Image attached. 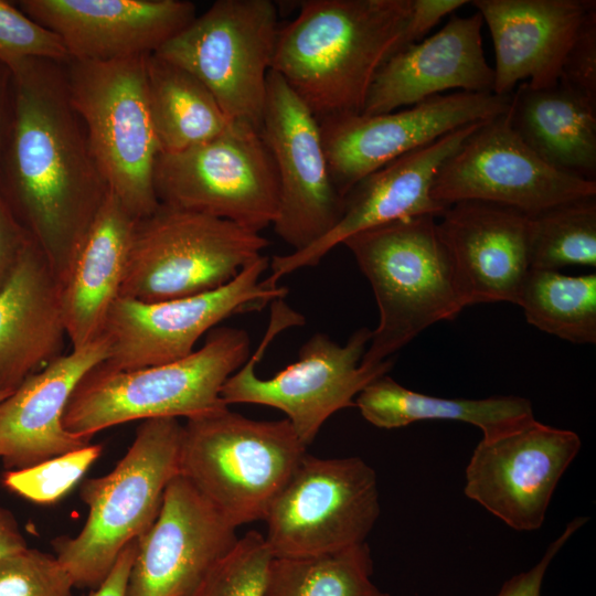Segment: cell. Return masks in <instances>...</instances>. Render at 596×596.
<instances>
[{
	"label": "cell",
	"mask_w": 596,
	"mask_h": 596,
	"mask_svg": "<svg viewBox=\"0 0 596 596\" xmlns=\"http://www.w3.org/2000/svg\"><path fill=\"white\" fill-rule=\"evenodd\" d=\"M10 73L0 190L55 275L109 189L71 103L64 63L34 58Z\"/></svg>",
	"instance_id": "obj_1"
},
{
	"label": "cell",
	"mask_w": 596,
	"mask_h": 596,
	"mask_svg": "<svg viewBox=\"0 0 596 596\" xmlns=\"http://www.w3.org/2000/svg\"><path fill=\"white\" fill-rule=\"evenodd\" d=\"M411 0H306L279 25L272 71L318 123L361 115L382 65L402 49Z\"/></svg>",
	"instance_id": "obj_2"
},
{
	"label": "cell",
	"mask_w": 596,
	"mask_h": 596,
	"mask_svg": "<svg viewBox=\"0 0 596 596\" xmlns=\"http://www.w3.org/2000/svg\"><path fill=\"white\" fill-rule=\"evenodd\" d=\"M342 244L369 280L379 308L361 365L391 359L425 329L455 319L466 307L436 216L376 226Z\"/></svg>",
	"instance_id": "obj_3"
},
{
	"label": "cell",
	"mask_w": 596,
	"mask_h": 596,
	"mask_svg": "<svg viewBox=\"0 0 596 596\" xmlns=\"http://www.w3.org/2000/svg\"><path fill=\"white\" fill-rule=\"evenodd\" d=\"M182 429L174 417L141 421L115 468L82 482L85 524L75 536L52 541L74 587L96 589L124 547L152 525L166 488L180 473Z\"/></svg>",
	"instance_id": "obj_4"
},
{
	"label": "cell",
	"mask_w": 596,
	"mask_h": 596,
	"mask_svg": "<svg viewBox=\"0 0 596 596\" xmlns=\"http://www.w3.org/2000/svg\"><path fill=\"white\" fill-rule=\"evenodd\" d=\"M248 333L238 328L210 331L203 345L169 363L111 370L99 363L75 387L64 412V427L93 436L132 421L199 416L226 405L221 390L249 358Z\"/></svg>",
	"instance_id": "obj_5"
},
{
	"label": "cell",
	"mask_w": 596,
	"mask_h": 596,
	"mask_svg": "<svg viewBox=\"0 0 596 596\" xmlns=\"http://www.w3.org/2000/svg\"><path fill=\"white\" fill-rule=\"evenodd\" d=\"M306 454L287 418L257 421L223 406L183 424L180 473L237 528L265 520Z\"/></svg>",
	"instance_id": "obj_6"
},
{
	"label": "cell",
	"mask_w": 596,
	"mask_h": 596,
	"mask_svg": "<svg viewBox=\"0 0 596 596\" xmlns=\"http://www.w3.org/2000/svg\"><path fill=\"white\" fill-rule=\"evenodd\" d=\"M146 57L64 62L71 103L108 185L136 220L159 205L153 174L160 155L149 106Z\"/></svg>",
	"instance_id": "obj_7"
},
{
	"label": "cell",
	"mask_w": 596,
	"mask_h": 596,
	"mask_svg": "<svg viewBox=\"0 0 596 596\" xmlns=\"http://www.w3.org/2000/svg\"><path fill=\"white\" fill-rule=\"evenodd\" d=\"M268 329L253 356L233 373L221 390L226 405L257 404L281 411L300 441L308 447L321 426L338 411L354 406L360 392L387 374L393 359L374 366L361 365L372 330L360 328L344 345L317 332L299 349L297 360L269 379L255 372L272 340L284 329L302 324V317L277 299Z\"/></svg>",
	"instance_id": "obj_8"
},
{
	"label": "cell",
	"mask_w": 596,
	"mask_h": 596,
	"mask_svg": "<svg viewBox=\"0 0 596 596\" xmlns=\"http://www.w3.org/2000/svg\"><path fill=\"white\" fill-rule=\"evenodd\" d=\"M268 245L230 221L159 203L135 221L119 297L155 302L217 289Z\"/></svg>",
	"instance_id": "obj_9"
},
{
	"label": "cell",
	"mask_w": 596,
	"mask_h": 596,
	"mask_svg": "<svg viewBox=\"0 0 596 596\" xmlns=\"http://www.w3.org/2000/svg\"><path fill=\"white\" fill-rule=\"evenodd\" d=\"M278 30L272 0H217L153 54L199 79L231 123L260 131Z\"/></svg>",
	"instance_id": "obj_10"
},
{
	"label": "cell",
	"mask_w": 596,
	"mask_h": 596,
	"mask_svg": "<svg viewBox=\"0 0 596 596\" xmlns=\"http://www.w3.org/2000/svg\"><path fill=\"white\" fill-rule=\"evenodd\" d=\"M153 184L159 203L230 221L260 233L278 210L272 155L255 128L233 123L224 132L175 153L158 156Z\"/></svg>",
	"instance_id": "obj_11"
},
{
	"label": "cell",
	"mask_w": 596,
	"mask_h": 596,
	"mask_svg": "<svg viewBox=\"0 0 596 596\" xmlns=\"http://www.w3.org/2000/svg\"><path fill=\"white\" fill-rule=\"evenodd\" d=\"M374 469L360 457L306 454L264 521L274 557L338 552L365 542L380 515Z\"/></svg>",
	"instance_id": "obj_12"
},
{
	"label": "cell",
	"mask_w": 596,
	"mask_h": 596,
	"mask_svg": "<svg viewBox=\"0 0 596 596\" xmlns=\"http://www.w3.org/2000/svg\"><path fill=\"white\" fill-rule=\"evenodd\" d=\"M268 267V257L262 255L226 285L183 298L145 302L118 297L102 333L108 345L103 365L134 370L190 355L198 340L217 323L287 295L286 287H272L260 279Z\"/></svg>",
	"instance_id": "obj_13"
},
{
	"label": "cell",
	"mask_w": 596,
	"mask_h": 596,
	"mask_svg": "<svg viewBox=\"0 0 596 596\" xmlns=\"http://www.w3.org/2000/svg\"><path fill=\"white\" fill-rule=\"evenodd\" d=\"M507 113L482 123L445 161L432 188L436 202L445 207L462 201L489 202L530 216L596 196V181L543 161L514 132Z\"/></svg>",
	"instance_id": "obj_14"
},
{
	"label": "cell",
	"mask_w": 596,
	"mask_h": 596,
	"mask_svg": "<svg viewBox=\"0 0 596 596\" xmlns=\"http://www.w3.org/2000/svg\"><path fill=\"white\" fill-rule=\"evenodd\" d=\"M260 135L278 179V210L272 226L292 252L302 251L337 225L343 198L330 174L318 120L272 70Z\"/></svg>",
	"instance_id": "obj_15"
},
{
	"label": "cell",
	"mask_w": 596,
	"mask_h": 596,
	"mask_svg": "<svg viewBox=\"0 0 596 596\" xmlns=\"http://www.w3.org/2000/svg\"><path fill=\"white\" fill-rule=\"evenodd\" d=\"M581 447L575 432L532 417L479 441L466 467L464 492L509 528L538 530Z\"/></svg>",
	"instance_id": "obj_16"
},
{
	"label": "cell",
	"mask_w": 596,
	"mask_h": 596,
	"mask_svg": "<svg viewBox=\"0 0 596 596\" xmlns=\"http://www.w3.org/2000/svg\"><path fill=\"white\" fill-rule=\"evenodd\" d=\"M511 94L456 92L403 110L350 115L319 123L334 187L342 198L392 160L470 124L505 114Z\"/></svg>",
	"instance_id": "obj_17"
},
{
	"label": "cell",
	"mask_w": 596,
	"mask_h": 596,
	"mask_svg": "<svg viewBox=\"0 0 596 596\" xmlns=\"http://www.w3.org/2000/svg\"><path fill=\"white\" fill-rule=\"evenodd\" d=\"M235 530L177 475L166 488L157 519L137 539L126 596H192L237 541Z\"/></svg>",
	"instance_id": "obj_18"
},
{
	"label": "cell",
	"mask_w": 596,
	"mask_h": 596,
	"mask_svg": "<svg viewBox=\"0 0 596 596\" xmlns=\"http://www.w3.org/2000/svg\"><path fill=\"white\" fill-rule=\"evenodd\" d=\"M485 121L460 127L364 177L343 198L342 215L327 235L302 251L269 260L272 273L266 284L277 286L283 276L318 265L332 248L356 233L422 215L440 216L447 207L432 196L435 178L445 161Z\"/></svg>",
	"instance_id": "obj_19"
},
{
	"label": "cell",
	"mask_w": 596,
	"mask_h": 596,
	"mask_svg": "<svg viewBox=\"0 0 596 596\" xmlns=\"http://www.w3.org/2000/svg\"><path fill=\"white\" fill-rule=\"evenodd\" d=\"M18 8L54 32L70 60L109 62L157 52L195 17L185 0H22Z\"/></svg>",
	"instance_id": "obj_20"
},
{
	"label": "cell",
	"mask_w": 596,
	"mask_h": 596,
	"mask_svg": "<svg viewBox=\"0 0 596 596\" xmlns=\"http://www.w3.org/2000/svg\"><path fill=\"white\" fill-rule=\"evenodd\" d=\"M437 222L466 307L517 305L530 270L528 215L494 203L462 201Z\"/></svg>",
	"instance_id": "obj_21"
},
{
	"label": "cell",
	"mask_w": 596,
	"mask_h": 596,
	"mask_svg": "<svg viewBox=\"0 0 596 596\" xmlns=\"http://www.w3.org/2000/svg\"><path fill=\"white\" fill-rule=\"evenodd\" d=\"M479 12L454 15L434 35L392 55L377 72L361 115L413 106L449 89L493 93L494 72L485 57Z\"/></svg>",
	"instance_id": "obj_22"
},
{
	"label": "cell",
	"mask_w": 596,
	"mask_h": 596,
	"mask_svg": "<svg viewBox=\"0 0 596 596\" xmlns=\"http://www.w3.org/2000/svg\"><path fill=\"white\" fill-rule=\"evenodd\" d=\"M493 43V93L509 95L519 81L532 88L558 84L565 56L594 0H475Z\"/></svg>",
	"instance_id": "obj_23"
},
{
	"label": "cell",
	"mask_w": 596,
	"mask_h": 596,
	"mask_svg": "<svg viewBox=\"0 0 596 596\" xmlns=\"http://www.w3.org/2000/svg\"><path fill=\"white\" fill-rule=\"evenodd\" d=\"M107 356L103 337L72 349L0 402V460L7 470L25 469L92 444L91 438L68 432L63 416L79 381Z\"/></svg>",
	"instance_id": "obj_24"
},
{
	"label": "cell",
	"mask_w": 596,
	"mask_h": 596,
	"mask_svg": "<svg viewBox=\"0 0 596 596\" xmlns=\"http://www.w3.org/2000/svg\"><path fill=\"white\" fill-rule=\"evenodd\" d=\"M135 221L109 191L66 263L55 274L72 349L102 338L109 310L120 296Z\"/></svg>",
	"instance_id": "obj_25"
},
{
	"label": "cell",
	"mask_w": 596,
	"mask_h": 596,
	"mask_svg": "<svg viewBox=\"0 0 596 596\" xmlns=\"http://www.w3.org/2000/svg\"><path fill=\"white\" fill-rule=\"evenodd\" d=\"M66 338L54 272L31 240L0 288V392L62 355Z\"/></svg>",
	"instance_id": "obj_26"
},
{
	"label": "cell",
	"mask_w": 596,
	"mask_h": 596,
	"mask_svg": "<svg viewBox=\"0 0 596 596\" xmlns=\"http://www.w3.org/2000/svg\"><path fill=\"white\" fill-rule=\"evenodd\" d=\"M507 117L521 140L547 164L588 180L596 174V100L558 83L511 93Z\"/></svg>",
	"instance_id": "obj_27"
},
{
	"label": "cell",
	"mask_w": 596,
	"mask_h": 596,
	"mask_svg": "<svg viewBox=\"0 0 596 596\" xmlns=\"http://www.w3.org/2000/svg\"><path fill=\"white\" fill-rule=\"evenodd\" d=\"M354 406L379 428L394 429L421 421H455L478 427L482 438L534 417L531 402L521 396L444 398L408 390L387 374L368 384L356 396Z\"/></svg>",
	"instance_id": "obj_28"
},
{
	"label": "cell",
	"mask_w": 596,
	"mask_h": 596,
	"mask_svg": "<svg viewBox=\"0 0 596 596\" xmlns=\"http://www.w3.org/2000/svg\"><path fill=\"white\" fill-rule=\"evenodd\" d=\"M148 97L160 153H175L224 132L233 123L210 91L183 68L149 54Z\"/></svg>",
	"instance_id": "obj_29"
},
{
	"label": "cell",
	"mask_w": 596,
	"mask_h": 596,
	"mask_svg": "<svg viewBox=\"0 0 596 596\" xmlns=\"http://www.w3.org/2000/svg\"><path fill=\"white\" fill-rule=\"evenodd\" d=\"M517 305L541 331L572 343H596L595 272L570 276L530 268Z\"/></svg>",
	"instance_id": "obj_30"
},
{
	"label": "cell",
	"mask_w": 596,
	"mask_h": 596,
	"mask_svg": "<svg viewBox=\"0 0 596 596\" xmlns=\"http://www.w3.org/2000/svg\"><path fill=\"white\" fill-rule=\"evenodd\" d=\"M372 574L366 542L321 555L274 557L264 596H386Z\"/></svg>",
	"instance_id": "obj_31"
},
{
	"label": "cell",
	"mask_w": 596,
	"mask_h": 596,
	"mask_svg": "<svg viewBox=\"0 0 596 596\" xmlns=\"http://www.w3.org/2000/svg\"><path fill=\"white\" fill-rule=\"evenodd\" d=\"M530 268L596 267V196L554 205L528 216Z\"/></svg>",
	"instance_id": "obj_32"
},
{
	"label": "cell",
	"mask_w": 596,
	"mask_h": 596,
	"mask_svg": "<svg viewBox=\"0 0 596 596\" xmlns=\"http://www.w3.org/2000/svg\"><path fill=\"white\" fill-rule=\"evenodd\" d=\"M273 558L265 536L249 531L210 570L192 596H264Z\"/></svg>",
	"instance_id": "obj_33"
},
{
	"label": "cell",
	"mask_w": 596,
	"mask_h": 596,
	"mask_svg": "<svg viewBox=\"0 0 596 596\" xmlns=\"http://www.w3.org/2000/svg\"><path fill=\"white\" fill-rule=\"evenodd\" d=\"M102 453L100 444H89L25 469L7 470L2 483L26 500L50 504L67 493Z\"/></svg>",
	"instance_id": "obj_34"
},
{
	"label": "cell",
	"mask_w": 596,
	"mask_h": 596,
	"mask_svg": "<svg viewBox=\"0 0 596 596\" xmlns=\"http://www.w3.org/2000/svg\"><path fill=\"white\" fill-rule=\"evenodd\" d=\"M73 587L55 555L26 547L0 558V596H73Z\"/></svg>",
	"instance_id": "obj_35"
},
{
	"label": "cell",
	"mask_w": 596,
	"mask_h": 596,
	"mask_svg": "<svg viewBox=\"0 0 596 596\" xmlns=\"http://www.w3.org/2000/svg\"><path fill=\"white\" fill-rule=\"evenodd\" d=\"M70 60L61 39L14 4L0 0V63L10 72L29 60Z\"/></svg>",
	"instance_id": "obj_36"
},
{
	"label": "cell",
	"mask_w": 596,
	"mask_h": 596,
	"mask_svg": "<svg viewBox=\"0 0 596 596\" xmlns=\"http://www.w3.org/2000/svg\"><path fill=\"white\" fill-rule=\"evenodd\" d=\"M558 83L596 100V8L579 28L565 56Z\"/></svg>",
	"instance_id": "obj_37"
},
{
	"label": "cell",
	"mask_w": 596,
	"mask_h": 596,
	"mask_svg": "<svg viewBox=\"0 0 596 596\" xmlns=\"http://www.w3.org/2000/svg\"><path fill=\"white\" fill-rule=\"evenodd\" d=\"M587 518L577 517L570 521L564 531L551 542L541 560L529 571L519 573L509 578L496 596H541L543 578L550 563L568 539L581 529Z\"/></svg>",
	"instance_id": "obj_38"
},
{
	"label": "cell",
	"mask_w": 596,
	"mask_h": 596,
	"mask_svg": "<svg viewBox=\"0 0 596 596\" xmlns=\"http://www.w3.org/2000/svg\"><path fill=\"white\" fill-rule=\"evenodd\" d=\"M31 240L0 190V288L12 274Z\"/></svg>",
	"instance_id": "obj_39"
},
{
	"label": "cell",
	"mask_w": 596,
	"mask_h": 596,
	"mask_svg": "<svg viewBox=\"0 0 596 596\" xmlns=\"http://www.w3.org/2000/svg\"><path fill=\"white\" fill-rule=\"evenodd\" d=\"M467 3V0H411L402 49L422 41L444 17Z\"/></svg>",
	"instance_id": "obj_40"
},
{
	"label": "cell",
	"mask_w": 596,
	"mask_h": 596,
	"mask_svg": "<svg viewBox=\"0 0 596 596\" xmlns=\"http://www.w3.org/2000/svg\"><path fill=\"white\" fill-rule=\"evenodd\" d=\"M137 550V539L129 542L119 553L109 574L87 596H126L127 582Z\"/></svg>",
	"instance_id": "obj_41"
},
{
	"label": "cell",
	"mask_w": 596,
	"mask_h": 596,
	"mask_svg": "<svg viewBox=\"0 0 596 596\" xmlns=\"http://www.w3.org/2000/svg\"><path fill=\"white\" fill-rule=\"evenodd\" d=\"M28 543L13 513L0 505V558L25 550Z\"/></svg>",
	"instance_id": "obj_42"
},
{
	"label": "cell",
	"mask_w": 596,
	"mask_h": 596,
	"mask_svg": "<svg viewBox=\"0 0 596 596\" xmlns=\"http://www.w3.org/2000/svg\"><path fill=\"white\" fill-rule=\"evenodd\" d=\"M11 98V73L0 63V161L10 125Z\"/></svg>",
	"instance_id": "obj_43"
},
{
	"label": "cell",
	"mask_w": 596,
	"mask_h": 596,
	"mask_svg": "<svg viewBox=\"0 0 596 596\" xmlns=\"http://www.w3.org/2000/svg\"><path fill=\"white\" fill-rule=\"evenodd\" d=\"M11 392H0V402L3 401Z\"/></svg>",
	"instance_id": "obj_44"
}]
</instances>
